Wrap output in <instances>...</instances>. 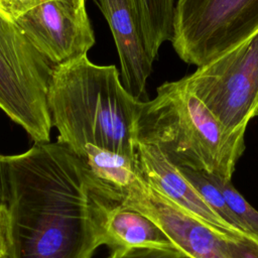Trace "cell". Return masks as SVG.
<instances>
[{"mask_svg":"<svg viewBox=\"0 0 258 258\" xmlns=\"http://www.w3.org/2000/svg\"><path fill=\"white\" fill-rule=\"evenodd\" d=\"M0 188L8 258H92L108 210L120 203L58 141L0 154Z\"/></svg>","mask_w":258,"mask_h":258,"instance_id":"obj_1","label":"cell"},{"mask_svg":"<svg viewBox=\"0 0 258 258\" xmlns=\"http://www.w3.org/2000/svg\"><path fill=\"white\" fill-rule=\"evenodd\" d=\"M139 104L115 66L93 63L87 55L55 67L47 93L57 141L76 154L93 144L136 157Z\"/></svg>","mask_w":258,"mask_h":258,"instance_id":"obj_2","label":"cell"},{"mask_svg":"<svg viewBox=\"0 0 258 258\" xmlns=\"http://www.w3.org/2000/svg\"><path fill=\"white\" fill-rule=\"evenodd\" d=\"M138 142L156 145L178 167L231 180L245 150V132H230L187 88L165 82L151 100L140 101Z\"/></svg>","mask_w":258,"mask_h":258,"instance_id":"obj_3","label":"cell"},{"mask_svg":"<svg viewBox=\"0 0 258 258\" xmlns=\"http://www.w3.org/2000/svg\"><path fill=\"white\" fill-rule=\"evenodd\" d=\"M55 66L0 14V109L36 142H49L47 93Z\"/></svg>","mask_w":258,"mask_h":258,"instance_id":"obj_4","label":"cell"},{"mask_svg":"<svg viewBox=\"0 0 258 258\" xmlns=\"http://www.w3.org/2000/svg\"><path fill=\"white\" fill-rule=\"evenodd\" d=\"M258 32V0H175L171 44L197 67L230 51Z\"/></svg>","mask_w":258,"mask_h":258,"instance_id":"obj_5","label":"cell"},{"mask_svg":"<svg viewBox=\"0 0 258 258\" xmlns=\"http://www.w3.org/2000/svg\"><path fill=\"white\" fill-rule=\"evenodd\" d=\"M230 132H245L258 108V32L182 78Z\"/></svg>","mask_w":258,"mask_h":258,"instance_id":"obj_6","label":"cell"},{"mask_svg":"<svg viewBox=\"0 0 258 258\" xmlns=\"http://www.w3.org/2000/svg\"><path fill=\"white\" fill-rule=\"evenodd\" d=\"M15 23L55 67L87 55L95 44L86 6L50 0L28 11Z\"/></svg>","mask_w":258,"mask_h":258,"instance_id":"obj_7","label":"cell"},{"mask_svg":"<svg viewBox=\"0 0 258 258\" xmlns=\"http://www.w3.org/2000/svg\"><path fill=\"white\" fill-rule=\"evenodd\" d=\"M136 159L140 174L146 183L207 225L222 239L258 243V235L238 230L223 220L156 145L138 142Z\"/></svg>","mask_w":258,"mask_h":258,"instance_id":"obj_8","label":"cell"},{"mask_svg":"<svg viewBox=\"0 0 258 258\" xmlns=\"http://www.w3.org/2000/svg\"><path fill=\"white\" fill-rule=\"evenodd\" d=\"M123 204L150 218L187 258H230L226 241L144 180ZM230 241V240H228Z\"/></svg>","mask_w":258,"mask_h":258,"instance_id":"obj_9","label":"cell"},{"mask_svg":"<svg viewBox=\"0 0 258 258\" xmlns=\"http://www.w3.org/2000/svg\"><path fill=\"white\" fill-rule=\"evenodd\" d=\"M98 2L115 41L122 84L134 98L145 101V88L153 60L146 50L131 1L98 0Z\"/></svg>","mask_w":258,"mask_h":258,"instance_id":"obj_10","label":"cell"},{"mask_svg":"<svg viewBox=\"0 0 258 258\" xmlns=\"http://www.w3.org/2000/svg\"><path fill=\"white\" fill-rule=\"evenodd\" d=\"M103 245L111 251L129 248L177 250L150 218L123 203L113 205L106 214Z\"/></svg>","mask_w":258,"mask_h":258,"instance_id":"obj_11","label":"cell"},{"mask_svg":"<svg viewBox=\"0 0 258 258\" xmlns=\"http://www.w3.org/2000/svg\"><path fill=\"white\" fill-rule=\"evenodd\" d=\"M77 155L120 203H123L144 180L136 157L93 144H86Z\"/></svg>","mask_w":258,"mask_h":258,"instance_id":"obj_12","label":"cell"},{"mask_svg":"<svg viewBox=\"0 0 258 258\" xmlns=\"http://www.w3.org/2000/svg\"><path fill=\"white\" fill-rule=\"evenodd\" d=\"M146 50L154 60L160 46L171 40L175 0H130Z\"/></svg>","mask_w":258,"mask_h":258,"instance_id":"obj_13","label":"cell"},{"mask_svg":"<svg viewBox=\"0 0 258 258\" xmlns=\"http://www.w3.org/2000/svg\"><path fill=\"white\" fill-rule=\"evenodd\" d=\"M178 168L180 172L185 176V178L191 183V185L200 192V195L207 202V204L223 220H225L228 224L237 228L238 230L248 232L227 205L226 200L221 190L210 180L205 171L194 170L186 167Z\"/></svg>","mask_w":258,"mask_h":258,"instance_id":"obj_14","label":"cell"},{"mask_svg":"<svg viewBox=\"0 0 258 258\" xmlns=\"http://www.w3.org/2000/svg\"><path fill=\"white\" fill-rule=\"evenodd\" d=\"M210 180L221 190L227 205L238 218L244 228L255 235H258V211L253 208L235 188L231 180L224 179L218 175L206 172Z\"/></svg>","mask_w":258,"mask_h":258,"instance_id":"obj_15","label":"cell"},{"mask_svg":"<svg viewBox=\"0 0 258 258\" xmlns=\"http://www.w3.org/2000/svg\"><path fill=\"white\" fill-rule=\"evenodd\" d=\"M107 258H186V256L178 250L129 248L112 250Z\"/></svg>","mask_w":258,"mask_h":258,"instance_id":"obj_16","label":"cell"},{"mask_svg":"<svg viewBox=\"0 0 258 258\" xmlns=\"http://www.w3.org/2000/svg\"><path fill=\"white\" fill-rule=\"evenodd\" d=\"M50 0H7L4 17L15 22L19 17L32 10L36 6Z\"/></svg>","mask_w":258,"mask_h":258,"instance_id":"obj_17","label":"cell"},{"mask_svg":"<svg viewBox=\"0 0 258 258\" xmlns=\"http://www.w3.org/2000/svg\"><path fill=\"white\" fill-rule=\"evenodd\" d=\"M0 258H8L7 242V213L3 203L0 202Z\"/></svg>","mask_w":258,"mask_h":258,"instance_id":"obj_18","label":"cell"},{"mask_svg":"<svg viewBox=\"0 0 258 258\" xmlns=\"http://www.w3.org/2000/svg\"><path fill=\"white\" fill-rule=\"evenodd\" d=\"M63 1L72 6L75 7H82V6H86V0H60Z\"/></svg>","mask_w":258,"mask_h":258,"instance_id":"obj_19","label":"cell"},{"mask_svg":"<svg viewBox=\"0 0 258 258\" xmlns=\"http://www.w3.org/2000/svg\"><path fill=\"white\" fill-rule=\"evenodd\" d=\"M7 4V0H0V14L3 16L4 15V11H5V7Z\"/></svg>","mask_w":258,"mask_h":258,"instance_id":"obj_20","label":"cell"},{"mask_svg":"<svg viewBox=\"0 0 258 258\" xmlns=\"http://www.w3.org/2000/svg\"><path fill=\"white\" fill-rule=\"evenodd\" d=\"M254 117H258V108H257V110H256V112L254 114Z\"/></svg>","mask_w":258,"mask_h":258,"instance_id":"obj_21","label":"cell"},{"mask_svg":"<svg viewBox=\"0 0 258 258\" xmlns=\"http://www.w3.org/2000/svg\"><path fill=\"white\" fill-rule=\"evenodd\" d=\"M0 197H1V189H0Z\"/></svg>","mask_w":258,"mask_h":258,"instance_id":"obj_22","label":"cell"},{"mask_svg":"<svg viewBox=\"0 0 258 258\" xmlns=\"http://www.w3.org/2000/svg\"><path fill=\"white\" fill-rule=\"evenodd\" d=\"M186 258H187V257H186Z\"/></svg>","mask_w":258,"mask_h":258,"instance_id":"obj_23","label":"cell"}]
</instances>
